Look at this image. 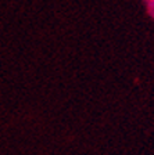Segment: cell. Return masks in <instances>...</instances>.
I'll list each match as a JSON object with an SVG mask.
<instances>
[{
    "instance_id": "cell-1",
    "label": "cell",
    "mask_w": 154,
    "mask_h": 155,
    "mask_svg": "<svg viewBox=\"0 0 154 155\" xmlns=\"http://www.w3.org/2000/svg\"><path fill=\"white\" fill-rule=\"evenodd\" d=\"M146 8H147L149 14H150L151 18H154V0H143Z\"/></svg>"
}]
</instances>
